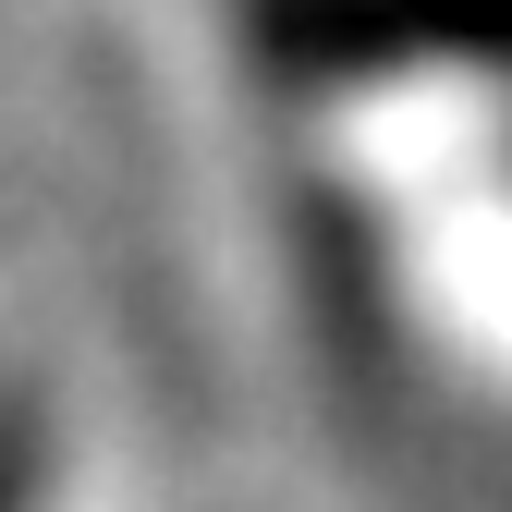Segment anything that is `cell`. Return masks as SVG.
<instances>
[{
  "label": "cell",
  "instance_id": "6da1fadb",
  "mask_svg": "<svg viewBox=\"0 0 512 512\" xmlns=\"http://www.w3.org/2000/svg\"><path fill=\"white\" fill-rule=\"evenodd\" d=\"M232 13H244V61L305 110L439 74L512 86V0H232Z\"/></svg>",
  "mask_w": 512,
  "mask_h": 512
},
{
  "label": "cell",
  "instance_id": "7a4b0ae2",
  "mask_svg": "<svg viewBox=\"0 0 512 512\" xmlns=\"http://www.w3.org/2000/svg\"><path fill=\"white\" fill-rule=\"evenodd\" d=\"M0 512H49V415L0 378Z\"/></svg>",
  "mask_w": 512,
  "mask_h": 512
}]
</instances>
